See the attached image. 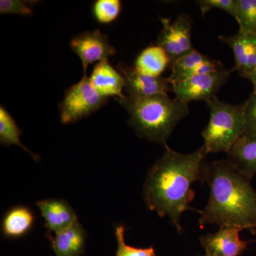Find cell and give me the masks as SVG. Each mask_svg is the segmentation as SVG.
Listing matches in <instances>:
<instances>
[{
	"mask_svg": "<svg viewBox=\"0 0 256 256\" xmlns=\"http://www.w3.org/2000/svg\"><path fill=\"white\" fill-rule=\"evenodd\" d=\"M234 18L239 32L256 36V0H236Z\"/></svg>",
	"mask_w": 256,
	"mask_h": 256,
	"instance_id": "obj_20",
	"label": "cell"
},
{
	"mask_svg": "<svg viewBox=\"0 0 256 256\" xmlns=\"http://www.w3.org/2000/svg\"><path fill=\"white\" fill-rule=\"evenodd\" d=\"M250 178L228 159L206 162L202 182L210 188L206 206L198 210L200 228L206 224L256 232V192Z\"/></svg>",
	"mask_w": 256,
	"mask_h": 256,
	"instance_id": "obj_2",
	"label": "cell"
},
{
	"mask_svg": "<svg viewBox=\"0 0 256 256\" xmlns=\"http://www.w3.org/2000/svg\"><path fill=\"white\" fill-rule=\"evenodd\" d=\"M204 256H210L207 255V254H206V255H205Z\"/></svg>",
	"mask_w": 256,
	"mask_h": 256,
	"instance_id": "obj_27",
	"label": "cell"
},
{
	"mask_svg": "<svg viewBox=\"0 0 256 256\" xmlns=\"http://www.w3.org/2000/svg\"><path fill=\"white\" fill-rule=\"evenodd\" d=\"M36 206L40 208L45 220V226L50 233L63 230L78 220L75 210L63 200H42L37 202Z\"/></svg>",
	"mask_w": 256,
	"mask_h": 256,
	"instance_id": "obj_12",
	"label": "cell"
},
{
	"mask_svg": "<svg viewBox=\"0 0 256 256\" xmlns=\"http://www.w3.org/2000/svg\"><path fill=\"white\" fill-rule=\"evenodd\" d=\"M248 79H249L254 85V92H256V67Z\"/></svg>",
	"mask_w": 256,
	"mask_h": 256,
	"instance_id": "obj_26",
	"label": "cell"
},
{
	"mask_svg": "<svg viewBox=\"0 0 256 256\" xmlns=\"http://www.w3.org/2000/svg\"><path fill=\"white\" fill-rule=\"evenodd\" d=\"M161 22L163 28L158 38V46L166 52L171 63L194 50L192 42L191 18L188 15H178L174 22L163 18Z\"/></svg>",
	"mask_w": 256,
	"mask_h": 256,
	"instance_id": "obj_7",
	"label": "cell"
},
{
	"mask_svg": "<svg viewBox=\"0 0 256 256\" xmlns=\"http://www.w3.org/2000/svg\"><path fill=\"white\" fill-rule=\"evenodd\" d=\"M34 1H20V0H1V14H18L20 16H31L33 14L32 6L36 4Z\"/></svg>",
	"mask_w": 256,
	"mask_h": 256,
	"instance_id": "obj_23",
	"label": "cell"
},
{
	"mask_svg": "<svg viewBox=\"0 0 256 256\" xmlns=\"http://www.w3.org/2000/svg\"><path fill=\"white\" fill-rule=\"evenodd\" d=\"M21 130L11 114L6 110L3 106L0 107V142L4 146L14 144L22 148L24 150L30 153L34 160H38V156L28 150L20 141Z\"/></svg>",
	"mask_w": 256,
	"mask_h": 256,
	"instance_id": "obj_19",
	"label": "cell"
},
{
	"mask_svg": "<svg viewBox=\"0 0 256 256\" xmlns=\"http://www.w3.org/2000/svg\"><path fill=\"white\" fill-rule=\"evenodd\" d=\"M210 117L202 133L206 154L226 152L246 133V101L232 105L218 100L216 96L208 102Z\"/></svg>",
	"mask_w": 256,
	"mask_h": 256,
	"instance_id": "obj_4",
	"label": "cell"
},
{
	"mask_svg": "<svg viewBox=\"0 0 256 256\" xmlns=\"http://www.w3.org/2000/svg\"><path fill=\"white\" fill-rule=\"evenodd\" d=\"M170 64L169 56L158 45L148 47L141 52L136 60L134 68L144 75L159 77Z\"/></svg>",
	"mask_w": 256,
	"mask_h": 256,
	"instance_id": "obj_17",
	"label": "cell"
},
{
	"mask_svg": "<svg viewBox=\"0 0 256 256\" xmlns=\"http://www.w3.org/2000/svg\"><path fill=\"white\" fill-rule=\"evenodd\" d=\"M120 73L124 79V89L130 97L146 98L158 95H168L172 87L168 78L153 77L140 73L128 66H118Z\"/></svg>",
	"mask_w": 256,
	"mask_h": 256,
	"instance_id": "obj_9",
	"label": "cell"
},
{
	"mask_svg": "<svg viewBox=\"0 0 256 256\" xmlns=\"http://www.w3.org/2000/svg\"><path fill=\"white\" fill-rule=\"evenodd\" d=\"M89 79L94 88L104 97L108 98L114 96L120 99L126 96L122 94L124 88V76L108 63V60L96 64Z\"/></svg>",
	"mask_w": 256,
	"mask_h": 256,
	"instance_id": "obj_14",
	"label": "cell"
},
{
	"mask_svg": "<svg viewBox=\"0 0 256 256\" xmlns=\"http://www.w3.org/2000/svg\"><path fill=\"white\" fill-rule=\"evenodd\" d=\"M121 2L119 0H98L94 4V14L98 22L108 24L119 16Z\"/></svg>",
	"mask_w": 256,
	"mask_h": 256,
	"instance_id": "obj_21",
	"label": "cell"
},
{
	"mask_svg": "<svg viewBox=\"0 0 256 256\" xmlns=\"http://www.w3.org/2000/svg\"><path fill=\"white\" fill-rule=\"evenodd\" d=\"M107 101L92 86L89 77L84 74L80 82L67 90L60 104L62 124H74L90 116L102 107Z\"/></svg>",
	"mask_w": 256,
	"mask_h": 256,
	"instance_id": "obj_5",
	"label": "cell"
},
{
	"mask_svg": "<svg viewBox=\"0 0 256 256\" xmlns=\"http://www.w3.org/2000/svg\"><path fill=\"white\" fill-rule=\"evenodd\" d=\"M230 72L224 69L213 73L194 76L171 84L172 92H174L178 100L184 104L194 100L208 102L226 84Z\"/></svg>",
	"mask_w": 256,
	"mask_h": 256,
	"instance_id": "obj_6",
	"label": "cell"
},
{
	"mask_svg": "<svg viewBox=\"0 0 256 256\" xmlns=\"http://www.w3.org/2000/svg\"><path fill=\"white\" fill-rule=\"evenodd\" d=\"M246 131L256 122V92H252L248 100L246 101Z\"/></svg>",
	"mask_w": 256,
	"mask_h": 256,
	"instance_id": "obj_25",
	"label": "cell"
},
{
	"mask_svg": "<svg viewBox=\"0 0 256 256\" xmlns=\"http://www.w3.org/2000/svg\"><path fill=\"white\" fill-rule=\"evenodd\" d=\"M34 222V216L31 210L26 206H16L4 215L2 228L8 238H21L31 230Z\"/></svg>",
	"mask_w": 256,
	"mask_h": 256,
	"instance_id": "obj_16",
	"label": "cell"
},
{
	"mask_svg": "<svg viewBox=\"0 0 256 256\" xmlns=\"http://www.w3.org/2000/svg\"><path fill=\"white\" fill-rule=\"evenodd\" d=\"M208 60L210 58L194 50L172 62L170 64L171 74L168 78L170 84L191 78L195 69Z\"/></svg>",
	"mask_w": 256,
	"mask_h": 256,
	"instance_id": "obj_18",
	"label": "cell"
},
{
	"mask_svg": "<svg viewBox=\"0 0 256 256\" xmlns=\"http://www.w3.org/2000/svg\"><path fill=\"white\" fill-rule=\"evenodd\" d=\"M196 4L200 6L202 15L216 8L224 10L233 16L235 14L236 0H200Z\"/></svg>",
	"mask_w": 256,
	"mask_h": 256,
	"instance_id": "obj_24",
	"label": "cell"
},
{
	"mask_svg": "<svg viewBox=\"0 0 256 256\" xmlns=\"http://www.w3.org/2000/svg\"><path fill=\"white\" fill-rule=\"evenodd\" d=\"M129 114L130 124L136 134L168 146V138L176 124L190 114L188 104L168 95L146 98L124 96L118 99Z\"/></svg>",
	"mask_w": 256,
	"mask_h": 256,
	"instance_id": "obj_3",
	"label": "cell"
},
{
	"mask_svg": "<svg viewBox=\"0 0 256 256\" xmlns=\"http://www.w3.org/2000/svg\"><path fill=\"white\" fill-rule=\"evenodd\" d=\"M56 256H82L85 252L86 233L78 222L60 232L48 234Z\"/></svg>",
	"mask_w": 256,
	"mask_h": 256,
	"instance_id": "obj_13",
	"label": "cell"
},
{
	"mask_svg": "<svg viewBox=\"0 0 256 256\" xmlns=\"http://www.w3.org/2000/svg\"><path fill=\"white\" fill-rule=\"evenodd\" d=\"M242 230L233 227L220 228L214 234L200 237V242L206 254L210 256H239L247 248L248 242L239 236Z\"/></svg>",
	"mask_w": 256,
	"mask_h": 256,
	"instance_id": "obj_10",
	"label": "cell"
},
{
	"mask_svg": "<svg viewBox=\"0 0 256 256\" xmlns=\"http://www.w3.org/2000/svg\"><path fill=\"white\" fill-rule=\"evenodd\" d=\"M228 160L246 178L256 175V134L245 133L228 152Z\"/></svg>",
	"mask_w": 256,
	"mask_h": 256,
	"instance_id": "obj_15",
	"label": "cell"
},
{
	"mask_svg": "<svg viewBox=\"0 0 256 256\" xmlns=\"http://www.w3.org/2000/svg\"><path fill=\"white\" fill-rule=\"evenodd\" d=\"M233 50L235 68L244 78H248L256 67V36L238 32L233 36H218Z\"/></svg>",
	"mask_w": 256,
	"mask_h": 256,
	"instance_id": "obj_11",
	"label": "cell"
},
{
	"mask_svg": "<svg viewBox=\"0 0 256 256\" xmlns=\"http://www.w3.org/2000/svg\"><path fill=\"white\" fill-rule=\"evenodd\" d=\"M124 232L126 228L124 226L118 225L116 227L114 235L118 244L116 256H156L152 246L141 248L127 245L124 240Z\"/></svg>",
	"mask_w": 256,
	"mask_h": 256,
	"instance_id": "obj_22",
	"label": "cell"
},
{
	"mask_svg": "<svg viewBox=\"0 0 256 256\" xmlns=\"http://www.w3.org/2000/svg\"><path fill=\"white\" fill-rule=\"evenodd\" d=\"M164 154L153 164L143 190L148 208L160 217H168L178 233L182 232L181 217L195 196L192 185L202 181L206 164V152L203 146L183 154L166 146Z\"/></svg>",
	"mask_w": 256,
	"mask_h": 256,
	"instance_id": "obj_1",
	"label": "cell"
},
{
	"mask_svg": "<svg viewBox=\"0 0 256 256\" xmlns=\"http://www.w3.org/2000/svg\"><path fill=\"white\" fill-rule=\"evenodd\" d=\"M70 46L82 60L84 74H86L88 66L108 60L116 52V48L109 42L108 36L98 30L82 32L74 37Z\"/></svg>",
	"mask_w": 256,
	"mask_h": 256,
	"instance_id": "obj_8",
	"label": "cell"
}]
</instances>
